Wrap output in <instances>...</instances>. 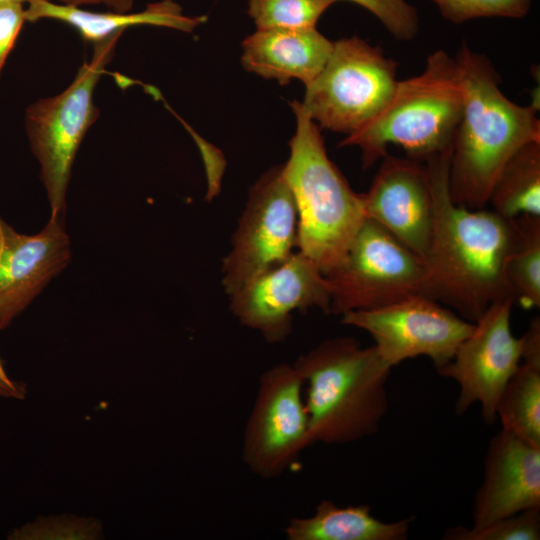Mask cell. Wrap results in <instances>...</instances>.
<instances>
[{"mask_svg": "<svg viewBox=\"0 0 540 540\" xmlns=\"http://www.w3.org/2000/svg\"><path fill=\"white\" fill-rule=\"evenodd\" d=\"M342 323L367 332L390 367L419 356L438 369L448 363L474 323L439 302L415 295L370 310L343 314Z\"/></svg>", "mask_w": 540, "mask_h": 540, "instance_id": "8fae6325", "label": "cell"}, {"mask_svg": "<svg viewBox=\"0 0 540 540\" xmlns=\"http://www.w3.org/2000/svg\"><path fill=\"white\" fill-rule=\"evenodd\" d=\"M298 212L283 165L265 172L251 187L222 263L229 296L280 265L297 249Z\"/></svg>", "mask_w": 540, "mask_h": 540, "instance_id": "9c48e42d", "label": "cell"}, {"mask_svg": "<svg viewBox=\"0 0 540 540\" xmlns=\"http://www.w3.org/2000/svg\"><path fill=\"white\" fill-rule=\"evenodd\" d=\"M463 101L455 57L437 50L429 55L420 74L398 81L384 108L339 146L360 148L364 167L382 159L391 144L420 162L451 153Z\"/></svg>", "mask_w": 540, "mask_h": 540, "instance_id": "277c9868", "label": "cell"}, {"mask_svg": "<svg viewBox=\"0 0 540 540\" xmlns=\"http://www.w3.org/2000/svg\"><path fill=\"white\" fill-rule=\"evenodd\" d=\"M25 21L23 2L0 0V75Z\"/></svg>", "mask_w": 540, "mask_h": 540, "instance_id": "4316f807", "label": "cell"}, {"mask_svg": "<svg viewBox=\"0 0 540 540\" xmlns=\"http://www.w3.org/2000/svg\"><path fill=\"white\" fill-rule=\"evenodd\" d=\"M445 540H539L540 508H533L495 520L483 526L449 528Z\"/></svg>", "mask_w": 540, "mask_h": 540, "instance_id": "cb8c5ba5", "label": "cell"}, {"mask_svg": "<svg viewBox=\"0 0 540 540\" xmlns=\"http://www.w3.org/2000/svg\"><path fill=\"white\" fill-rule=\"evenodd\" d=\"M123 32L94 43L90 61H85L63 92L39 99L25 112V128L31 151L40 164L51 218L62 219L71 169L79 146L100 111L93 101L97 82L113 57Z\"/></svg>", "mask_w": 540, "mask_h": 540, "instance_id": "8992f818", "label": "cell"}, {"mask_svg": "<svg viewBox=\"0 0 540 540\" xmlns=\"http://www.w3.org/2000/svg\"><path fill=\"white\" fill-rule=\"evenodd\" d=\"M540 508V448L501 429L489 442L472 526Z\"/></svg>", "mask_w": 540, "mask_h": 540, "instance_id": "2e32d148", "label": "cell"}, {"mask_svg": "<svg viewBox=\"0 0 540 540\" xmlns=\"http://www.w3.org/2000/svg\"><path fill=\"white\" fill-rule=\"evenodd\" d=\"M425 276L422 258L365 219L341 261L325 275L330 313L342 316L423 295Z\"/></svg>", "mask_w": 540, "mask_h": 540, "instance_id": "ba28073f", "label": "cell"}, {"mask_svg": "<svg viewBox=\"0 0 540 540\" xmlns=\"http://www.w3.org/2000/svg\"><path fill=\"white\" fill-rule=\"evenodd\" d=\"M488 203L508 219L540 216V141L524 145L507 161L493 184Z\"/></svg>", "mask_w": 540, "mask_h": 540, "instance_id": "ffe728a7", "label": "cell"}, {"mask_svg": "<svg viewBox=\"0 0 540 540\" xmlns=\"http://www.w3.org/2000/svg\"><path fill=\"white\" fill-rule=\"evenodd\" d=\"M303 386L301 375L289 363L277 364L260 376L242 441L243 462L254 475L279 477L313 445Z\"/></svg>", "mask_w": 540, "mask_h": 540, "instance_id": "30bf717a", "label": "cell"}, {"mask_svg": "<svg viewBox=\"0 0 540 540\" xmlns=\"http://www.w3.org/2000/svg\"><path fill=\"white\" fill-rule=\"evenodd\" d=\"M17 1H21L23 3H26L28 0H17Z\"/></svg>", "mask_w": 540, "mask_h": 540, "instance_id": "4dcf8cb0", "label": "cell"}, {"mask_svg": "<svg viewBox=\"0 0 540 540\" xmlns=\"http://www.w3.org/2000/svg\"><path fill=\"white\" fill-rule=\"evenodd\" d=\"M339 1V0H337ZM374 14L397 40L413 39L419 28L416 9L405 0H348Z\"/></svg>", "mask_w": 540, "mask_h": 540, "instance_id": "484cf974", "label": "cell"}, {"mask_svg": "<svg viewBox=\"0 0 540 540\" xmlns=\"http://www.w3.org/2000/svg\"><path fill=\"white\" fill-rule=\"evenodd\" d=\"M293 365L307 386L304 400L313 444L342 445L377 433L388 409L392 367L374 345L330 338Z\"/></svg>", "mask_w": 540, "mask_h": 540, "instance_id": "3957f363", "label": "cell"}, {"mask_svg": "<svg viewBox=\"0 0 540 540\" xmlns=\"http://www.w3.org/2000/svg\"><path fill=\"white\" fill-rule=\"evenodd\" d=\"M246 70L281 85L295 78L308 86L325 66L333 42L316 30L257 29L242 43Z\"/></svg>", "mask_w": 540, "mask_h": 540, "instance_id": "e0dca14e", "label": "cell"}, {"mask_svg": "<svg viewBox=\"0 0 540 540\" xmlns=\"http://www.w3.org/2000/svg\"><path fill=\"white\" fill-rule=\"evenodd\" d=\"M229 300L237 320L271 344L281 343L290 335L295 311L319 308L330 313L325 275L298 250L229 295Z\"/></svg>", "mask_w": 540, "mask_h": 540, "instance_id": "4fadbf2b", "label": "cell"}, {"mask_svg": "<svg viewBox=\"0 0 540 540\" xmlns=\"http://www.w3.org/2000/svg\"><path fill=\"white\" fill-rule=\"evenodd\" d=\"M70 258L62 219L50 217L39 233L24 235L0 216V329L30 304Z\"/></svg>", "mask_w": 540, "mask_h": 540, "instance_id": "9a60e30c", "label": "cell"}, {"mask_svg": "<svg viewBox=\"0 0 540 540\" xmlns=\"http://www.w3.org/2000/svg\"><path fill=\"white\" fill-rule=\"evenodd\" d=\"M335 2L337 0H249L248 14L257 29H311Z\"/></svg>", "mask_w": 540, "mask_h": 540, "instance_id": "603a6c76", "label": "cell"}, {"mask_svg": "<svg viewBox=\"0 0 540 540\" xmlns=\"http://www.w3.org/2000/svg\"><path fill=\"white\" fill-rule=\"evenodd\" d=\"M514 302L508 297L492 303L474 322L472 332L451 360L437 369L440 376L459 385L455 403L459 416L479 403L487 425L497 418L500 395L521 363V337L513 335L510 323Z\"/></svg>", "mask_w": 540, "mask_h": 540, "instance_id": "7c38bea8", "label": "cell"}, {"mask_svg": "<svg viewBox=\"0 0 540 540\" xmlns=\"http://www.w3.org/2000/svg\"><path fill=\"white\" fill-rule=\"evenodd\" d=\"M411 519L384 522L367 504L338 506L320 501L308 517H293L284 528L288 540H405Z\"/></svg>", "mask_w": 540, "mask_h": 540, "instance_id": "d6986e66", "label": "cell"}, {"mask_svg": "<svg viewBox=\"0 0 540 540\" xmlns=\"http://www.w3.org/2000/svg\"><path fill=\"white\" fill-rule=\"evenodd\" d=\"M51 2L81 7L84 5H104L114 12H130L133 0H48Z\"/></svg>", "mask_w": 540, "mask_h": 540, "instance_id": "f1b7e54d", "label": "cell"}, {"mask_svg": "<svg viewBox=\"0 0 540 540\" xmlns=\"http://www.w3.org/2000/svg\"><path fill=\"white\" fill-rule=\"evenodd\" d=\"M502 429L540 448V364L521 362L496 409Z\"/></svg>", "mask_w": 540, "mask_h": 540, "instance_id": "44dd1931", "label": "cell"}, {"mask_svg": "<svg viewBox=\"0 0 540 540\" xmlns=\"http://www.w3.org/2000/svg\"><path fill=\"white\" fill-rule=\"evenodd\" d=\"M443 17L462 23L479 17L521 18L530 8L531 0H432Z\"/></svg>", "mask_w": 540, "mask_h": 540, "instance_id": "d4e9b609", "label": "cell"}, {"mask_svg": "<svg viewBox=\"0 0 540 540\" xmlns=\"http://www.w3.org/2000/svg\"><path fill=\"white\" fill-rule=\"evenodd\" d=\"M397 63L375 46L353 36L333 42L318 76L301 102L320 127L347 135L373 119L391 98Z\"/></svg>", "mask_w": 540, "mask_h": 540, "instance_id": "52a82bcc", "label": "cell"}, {"mask_svg": "<svg viewBox=\"0 0 540 540\" xmlns=\"http://www.w3.org/2000/svg\"><path fill=\"white\" fill-rule=\"evenodd\" d=\"M451 153L426 160L433 224L424 259L423 295L475 322L495 301L513 298L506 263L515 244L516 218L456 204L449 189Z\"/></svg>", "mask_w": 540, "mask_h": 540, "instance_id": "6da1fadb", "label": "cell"}, {"mask_svg": "<svg viewBox=\"0 0 540 540\" xmlns=\"http://www.w3.org/2000/svg\"><path fill=\"white\" fill-rule=\"evenodd\" d=\"M362 201L366 219L380 225L424 261L433 224V198L425 163L387 153Z\"/></svg>", "mask_w": 540, "mask_h": 540, "instance_id": "5bb4252c", "label": "cell"}, {"mask_svg": "<svg viewBox=\"0 0 540 540\" xmlns=\"http://www.w3.org/2000/svg\"><path fill=\"white\" fill-rule=\"evenodd\" d=\"M25 18L28 22L41 19H54L67 23L78 30L83 39L93 43L109 36L124 32L135 25H155L184 32H191L206 21L205 16L190 17L183 14L182 8L173 0L150 3L137 13L108 12L96 13L81 7L63 5L48 0H28Z\"/></svg>", "mask_w": 540, "mask_h": 540, "instance_id": "ac0fdd59", "label": "cell"}, {"mask_svg": "<svg viewBox=\"0 0 540 540\" xmlns=\"http://www.w3.org/2000/svg\"><path fill=\"white\" fill-rule=\"evenodd\" d=\"M518 234L506 263V279L514 301L540 307V216L516 217Z\"/></svg>", "mask_w": 540, "mask_h": 540, "instance_id": "7402d4cb", "label": "cell"}, {"mask_svg": "<svg viewBox=\"0 0 540 540\" xmlns=\"http://www.w3.org/2000/svg\"><path fill=\"white\" fill-rule=\"evenodd\" d=\"M455 60L464 101L452 143L449 189L456 204L480 209L488 204L507 161L524 145L540 141L538 106L518 105L507 98L491 61L466 43Z\"/></svg>", "mask_w": 540, "mask_h": 540, "instance_id": "7a4b0ae2", "label": "cell"}, {"mask_svg": "<svg viewBox=\"0 0 540 540\" xmlns=\"http://www.w3.org/2000/svg\"><path fill=\"white\" fill-rule=\"evenodd\" d=\"M25 389L22 384L13 381L7 374L0 359V396L6 398L21 399L24 397Z\"/></svg>", "mask_w": 540, "mask_h": 540, "instance_id": "f546056e", "label": "cell"}, {"mask_svg": "<svg viewBox=\"0 0 540 540\" xmlns=\"http://www.w3.org/2000/svg\"><path fill=\"white\" fill-rule=\"evenodd\" d=\"M521 362L540 364V318L534 317L527 331L521 336Z\"/></svg>", "mask_w": 540, "mask_h": 540, "instance_id": "83f0119b", "label": "cell"}, {"mask_svg": "<svg viewBox=\"0 0 540 540\" xmlns=\"http://www.w3.org/2000/svg\"><path fill=\"white\" fill-rule=\"evenodd\" d=\"M296 132L283 173L298 212L297 250L326 275L343 258L365 221L362 194L356 193L329 159L318 125L301 102H291Z\"/></svg>", "mask_w": 540, "mask_h": 540, "instance_id": "5b68a950", "label": "cell"}]
</instances>
